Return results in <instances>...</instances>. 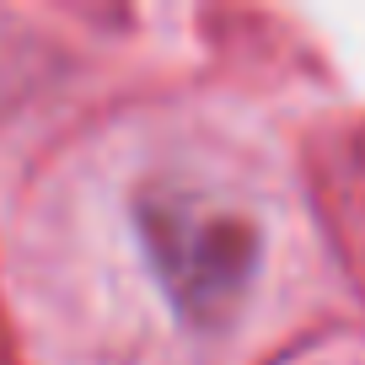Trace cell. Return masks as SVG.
Listing matches in <instances>:
<instances>
[{"mask_svg":"<svg viewBox=\"0 0 365 365\" xmlns=\"http://www.w3.org/2000/svg\"><path fill=\"white\" fill-rule=\"evenodd\" d=\"M140 231H145L150 263L182 317L205 322V328L226 322V312L242 301L247 274L258 263L252 220L194 188H156L140 199Z\"/></svg>","mask_w":365,"mask_h":365,"instance_id":"obj_1","label":"cell"}]
</instances>
